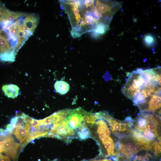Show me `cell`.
<instances>
[{"label":"cell","instance_id":"cell-23","mask_svg":"<svg viewBox=\"0 0 161 161\" xmlns=\"http://www.w3.org/2000/svg\"><path fill=\"white\" fill-rule=\"evenodd\" d=\"M51 161H59V160L58 159H56Z\"/></svg>","mask_w":161,"mask_h":161},{"label":"cell","instance_id":"cell-7","mask_svg":"<svg viewBox=\"0 0 161 161\" xmlns=\"http://www.w3.org/2000/svg\"><path fill=\"white\" fill-rule=\"evenodd\" d=\"M69 126L74 131L80 126V116L79 108L70 110L67 117Z\"/></svg>","mask_w":161,"mask_h":161},{"label":"cell","instance_id":"cell-18","mask_svg":"<svg viewBox=\"0 0 161 161\" xmlns=\"http://www.w3.org/2000/svg\"><path fill=\"white\" fill-rule=\"evenodd\" d=\"M29 123L36 130H37L38 127L41 125L40 120H36L31 117L29 122Z\"/></svg>","mask_w":161,"mask_h":161},{"label":"cell","instance_id":"cell-6","mask_svg":"<svg viewBox=\"0 0 161 161\" xmlns=\"http://www.w3.org/2000/svg\"><path fill=\"white\" fill-rule=\"evenodd\" d=\"M152 150L142 149L132 156L129 161H158Z\"/></svg>","mask_w":161,"mask_h":161},{"label":"cell","instance_id":"cell-2","mask_svg":"<svg viewBox=\"0 0 161 161\" xmlns=\"http://www.w3.org/2000/svg\"><path fill=\"white\" fill-rule=\"evenodd\" d=\"M149 82L145 77L141 68L129 73L126 83L122 89L123 93L132 101L137 94Z\"/></svg>","mask_w":161,"mask_h":161},{"label":"cell","instance_id":"cell-14","mask_svg":"<svg viewBox=\"0 0 161 161\" xmlns=\"http://www.w3.org/2000/svg\"><path fill=\"white\" fill-rule=\"evenodd\" d=\"M152 150L155 155L157 158L160 157L161 153L160 142L154 141L151 144Z\"/></svg>","mask_w":161,"mask_h":161},{"label":"cell","instance_id":"cell-9","mask_svg":"<svg viewBox=\"0 0 161 161\" xmlns=\"http://www.w3.org/2000/svg\"><path fill=\"white\" fill-rule=\"evenodd\" d=\"M2 89L5 95L12 98H14L18 96L20 89L17 86L13 84L3 85Z\"/></svg>","mask_w":161,"mask_h":161},{"label":"cell","instance_id":"cell-8","mask_svg":"<svg viewBox=\"0 0 161 161\" xmlns=\"http://www.w3.org/2000/svg\"><path fill=\"white\" fill-rule=\"evenodd\" d=\"M31 127L29 123H27L24 126H16L13 130L12 133L21 143L27 137Z\"/></svg>","mask_w":161,"mask_h":161},{"label":"cell","instance_id":"cell-1","mask_svg":"<svg viewBox=\"0 0 161 161\" xmlns=\"http://www.w3.org/2000/svg\"><path fill=\"white\" fill-rule=\"evenodd\" d=\"M95 0L60 1L67 14L71 24L72 36L74 38L93 32L100 22L101 13L96 7Z\"/></svg>","mask_w":161,"mask_h":161},{"label":"cell","instance_id":"cell-11","mask_svg":"<svg viewBox=\"0 0 161 161\" xmlns=\"http://www.w3.org/2000/svg\"><path fill=\"white\" fill-rule=\"evenodd\" d=\"M76 138L80 140H83L90 138V132L87 126L80 127L75 130Z\"/></svg>","mask_w":161,"mask_h":161},{"label":"cell","instance_id":"cell-24","mask_svg":"<svg viewBox=\"0 0 161 161\" xmlns=\"http://www.w3.org/2000/svg\"><path fill=\"white\" fill-rule=\"evenodd\" d=\"M81 161H89V160H86L85 159H83L81 160Z\"/></svg>","mask_w":161,"mask_h":161},{"label":"cell","instance_id":"cell-5","mask_svg":"<svg viewBox=\"0 0 161 161\" xmlns=\"http://www.w3.org/2000/svg\"><path fill=\"white\" fill-rule=\"evenodd\" d=\"M143 73L146 79L152 84L161 87V68L143 70Z\"/></svg>","mask_w":161,"mask_h":161},{"label":"cell","instance_id":"cell-15","mask_svg":"<svg viewBox=\"0 0 161 161\" xmlns=\"http://www.w3.org/2000/svg\"><path fill=\"white\" fill-rule=\"evenodd\" d=\"M10 12L0 4V22L7 20Z\"/></svg>","mask_w":161,"mask_h":161},{"label":"cell","instance_id":"cell-22","mask_svg":"<svg viewBox=\"0 0 161 161\" xmlns=\"http://www.w3.org/2000/svg\"><path fill=\"white\" fill-rule=\"evenodd\" d=\"M3 141H0V153L3 152Z\"/></svg>","mask_w":161,"mask_h":161},{"label":"cell","instance_id":"cell-10","mask_svg":"<svg viewBox=\"0 0 161 161\" xmlns=\"http://www.w3.org/2000/svg\"><path fill=\"white\" fill-rule=\"evenodd\" d=\"M56 92L58 94L63 95L67 93L70 89L68 83L63 80H57L54 85Z\"/></svg>","mask_w":161,"mask_h":161},{"label":"cell","instance_id":"cell-16","mask_svg":"<svg viewBox=\"0 0 161 161\" xmlns=\"http://www.w3.org/2000/svg\"><path fill=\"white\" fill-rule=\"evenodd\" d=\"M145 44L148 47L151 46L155 42V39L153 35L150 34L145 35L143 38Z\"/></svg>","mask_w":161,"mask_h":161},{"label":"cell","instance_id":"cell-17","mask_svg":"<svg viewBox=\"0 0 161 161\" xmlns=\"http://www.w3.org/2000/svg\"><path fill=\"white\" fill-rule=\"evenodd\" d=\"M142 132L145 137L151 142L156 137L155 134L150 131L145 129Z\"/></svg>","mask_w":161,"mask_h":161},{"label":"cell","instance_id":"cell-13","mask_svg":"<svg viewBox=\"0 0 161 161\" xmlns=\"http://www.w3.org/2000/svg\"><path fill=\"white\" fill-rule=\"evenodd\" d=\"M135 124L133 123L135 129L142 132L145 129L146 120L145 118L140 112V114L134 120Z\"/></svg>","mask_w":161,"mask_h":161},{"label":"cell","instance_id":"cell-12","mask_svg":"<svg viewBox=\"0 0 161 161\" xmlns=\"http://www.w3.org/2000/svg\"><path fill=\"white\" fill-rule=\"evenodd\" d=\"M38 19L35 16L30 14L27 16L24 20L25 25L33 32L38 23Z\"/></svg>","mask_w":161,"mask_h":161},{"label":"cell","instance_id":"cell-19","mask_svg":"<svg viewBox=\"0 0 161 161\" xmlns=\"http://www.w3.org/2000/svg\"><path fill=\"white\" fill-rule=\"evenodd\" d=\"M89 161H114L110 157H105L98 155L95 157L89 160Z\"/></svg>","mask_w":161,"mask_h":161},{"label":"cell","instance_id":"cell-3","mask_svg":"<svg viewBox=\"0 0 161 161\" xmlns=\"http://www.w3.org/2000/svg\"><path fill=\"white\" fill-rule=\"evenodd\" d=\"M47 137L56 138L67 143L76 138L74 130L69 126L67 117L62 121L53 124Z\"/></svg>","mask_w":161,"mask_h":161},{"label":"cell","instance_id":"cell-21","mask_svg":"<svg viewBox=\"0 0 161 161\" xmlns=\"http://www.w3.org/2000/svg\"><path fill=\"white\" fill-rule=\"evenodd\" d=\"M2 29H3L4 30H5V31H6L7 32H8V31H9V29H8L6 27H4L3 26ZM8 34V35H9V38H10V40H11V41H12V42H13L16 45V43H15V42L13 40H12V39L11 38H10V36L9 35V34ZM12 43V44H13V46L14 48L15 49V47H14V45H13V43Z\"/></svg>","mask_w":161,"mask_h":161},{"label":"cell","instance_id":"cell-4","mask_svg":"<svg viewBox=\"0 0 161 161\" xmlns=\"http://www.w3.org/2000/svg\"><path fill=\"white\" fill-rule=\"evenodd\" d=\"M19 145L10 134L3 141V152L15 161L17 157V151Z\"/></svg>","mask_w":161,"mask_h":161},{"label":"cell","instance_id":"cell-20","mask_svg":"<svg viewBox=\"0 0 161 161\" xmlns=\"http://www.w3.org/2000/svg\"><path fill=\"white\" fill-rule=\"evenodd\" d=\"M0 161H10V158L6 156L0 154Z\"/></svg>","mask_w":161,"mask_h":161}]
</instances>
